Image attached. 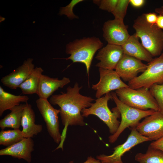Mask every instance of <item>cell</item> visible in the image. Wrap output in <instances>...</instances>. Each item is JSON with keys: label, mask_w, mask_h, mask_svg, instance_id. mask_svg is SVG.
Instances as JSON below:
<instances>
[{"label": "cell", "mask_w": 163, "mask_h": 163, "mask_svg": "<svg viewBox=\"0 0 163 163\" xmlns=\"http://www.w3.org/2000/svg\"><path fill=\"white\" fill-rule=\"evenodd\" d=\"M82 87L76 82L73 87H68L66 92H61L60 94L53 95L49 99L51 104L57 105L60 107L59 114L64 126L61 135L64 137H66L68 126H83L86 124L82 111L90 107L94 99L81 94L80 91Z\"/></svg>", "instance_id": "6da1fadb"}, {"label": "cell", "mask_w": 163, "mask_h": 163, "mask_svg": "<svg viewBox=\"0 0 163 163\" xmlns=\"http://www.w3.org/2000/svg\"><path fill=\"white\" fill-rule=\"evenodd\" d=\"M103 43L95 37H84L69 42L66 46V52L70 56L65 58L73 62H81L85 66L86 73L89 75L90 68L96 52L102 48Z\"/></svg>", "instance_id": "7a4b0ae2"}, {"label": "cell", "mask_w": 163, "mask_h": 163, "mask_svg": "<svg viewBox=\"0 0 163 163\" xmlns=\"http://www.w3.org/2000/svg\"><path fill=\"white\" fill-rule=\"evenodd\" d=\"M133 27L141 44L153 57L159 56L163 50V31L155 24L146 21L144 15L138 16L134 21Z\"/></svg>", "instance_id": "3957f363"}, {"label": "cell", "mask_w": 163, "mask_h": 163, "mask_svg": "<svg viewBox=\"0 0 163 163\" xmlns=\"http://www.w3.org/2000/svg\"><path fill=\"white\" fill-rule=\"evenodd\" d=\"M110 99H112L111 93L97 98L90 107L82 110V114L84 117H87L91 115L96 116L106 125L110 133L113 135L119 126L120 122L118 119L120 118L121 115L117 107L112 108V111L109 108L108 102Z\"/></svg>", "instance_id": "277c9868"}, {"label": "cell", "mask_w": 163, "mask_h": 163, "mask_svg": "<svg viewBox=\"0 0 163 163\" xmlns=\"http://www.w3.org/2000/svg\"><path fill=\"white\" fill-rule=\"evenodd\" d=\"M112 99L115 103L119 111L121 118L119 126L113 134L109 137V141L111 143H114L122 132L126 128L136 127L139 121L153 113L156 111L150 109L142 110L130 107L122 102L118 98L115 92L111 93Z\"/></svg>", "instance_id": "5b68a950"}, {"label": "cell", "mask_w": 163, "mask_h": 163, "mask_svg": "<svg viewBox=\"0 0 163 163\" xmlns=\"http://www.w3.org/2000/svg\"><path fill=\"white\" fill-rule=\"evenodd\" d=\"M115 92L122 102L130 107L142 110H159L157 102L149 89L141 88L135 89L129 87L120 88Z\"/></svg>", "instance_id": "8992f818"}, {"label": "cell", "mask_w": 163, "mask_h": 163, "mask_svg": "<svg viewBox=\"0 0 163 163\" xmlns=\"http://www.w3.org/2000/svg\"><path fill=\"white\" fill-rule=\"evenodd\" d=\"M147 65V67L143 72L128 82L130 88L149 89L154 84H163V53L154 58Z\"/></svg>", "instance_id": "52a82bcc"}, {"label": "cell", "mask_w": 163, "mask_h": 163, "mask_svg": "<svg viewBox=\"0 0 163 163\" xmlns=\"http://www.w3.org/2000/svg\"><path fill=\"white\" fill-rule=\"evenodd\" d=\"M37 107L42 117L49 135L57 144L60 143L61 134L60 132L58 114L60 109L54 108L47 99L39 98L36 101Z\"/></svg>", "instance_id": "ba28073f"}, {"label": "cell", "mask_w": 163, "mask_h": 163, "mask_svg": "<svg viewBox=\"0 0 163 163\" xmlns=\"http://www.w3.org/2000/svg\"><path fill=\"white\" fill-rule=\"evenodd\" d=\"M131 128V133L126 141L123 144L114 147L112 154L108 155L100 154L97 156L96 158L102 163H123L121 157L125 153L139 144L151 141L148 138L139 133L136 127Z\"/></svg>", "instance_id": "9c48e42d"}, {"label": "cell", "mask_w": 163, "mask_h": 163, "mask_svg": "<svg viewBox=\"0 0 163 163\" xmlns=\"http://www.w3.org/2000/svg\"><path fill=\"white\" fill-rule=\"evenodd\" d=\"M100 76L99 82L92 84V88L96 91L95 96L99 98L103 95L113 90L121 88L129 87L121 79L115 71L113 69H105L99 68Z\"/></svg>", "instance_id": "30bf717a"}, {"label": "cell", "mask_w": 163, "mask_h": 163, "mask_svg": "<svg viewBox=\"0 0 163 163\" xmlns=\"http://www.w3.org/2000/svg\"><path fill=\"white\" fill-rule=\"evenodd\" d=\"M127 29L123 21L115 19L108 20L103 24V36L108 43L122 46L130 36Z\"/></svg>", "instance_id": "8fae6325"}, {"label": "cell", "mask_w": 163, "mask_h": 163, "mask_svg": "<svg viewBox=\"0 0 163 163\" xmlns=\"http://www.w3.org/2000/svg\"><path fill=\"white\" fill-rule=\"evenodd\" d=\"M137 131L151 140L163 137V114L158 111L146 117L136 125Z\"/></svg>", "instance_id": "7c38bea8"}, {"label": "cell", "mask_w": 163, "mask_h": 163, "mask_svg": "<svg viewBox=\"0 0 163 163\" xmlns=\"http://www.w3.org/2000/svg\"><path fill=\"white\" fill-rule=\"evenodd\" d=\"M147 66L141 60L123 53L115 71L120 78L129 82L137 77L139 73L143 72Z\"/></svg>", "instance_id": "4fadbf2b"}, {"label": "cell", "mask_w": 163, "mask_h": 163, "mask_svg": "<svg viewBox=\"0 0 163 163\" xmlns=\"http://www.w3.org/2000/svg\"><path fill=\"white\" fill-rule=\"evenodd\" d=\"M123 53L121 46L108 43L98 50L95 58L99 62L95 66L105 69H115Z\"/></svg>", "instance_id": "5bb4252c"}, {"label": "cell", "mask_w": 163, "mask_h": 163, "mask_svg": "<svg viewBox=\"0 0 163 163\" xmlns=\"http://www.w3.org/2000/svg\"><path fill=\"white\" fill-rule=\"evenodd\" d=\"M33 59L28 58L23 64L9 74L2 77L1 82L4 86L16 89L26 79L34 69Z\"/></svg>", "instance_id": "9a60e30c"}, {"label": "cell", "mask_w": 163, "mask_h": 163, "mask_svg": "<svg viewBox=\"0 0 163 163\" xmlns=\"http://www.w3.org/2000/svg\"><path fill=\"white\" fill-rule=\"evenodd\" d=\"M34 142L31 138H24L20 142L0 150V155H9L28 163L32 160L31 153L34 150Z\"/></svg>", "instance_id": "2e32d148"}, {"label": "cell", "mask_w": 163, "mask_h": 163, "mask_svg": "<svg viewBox=\"0 0 163 163\" xmlns=\"http://www.w3.org/2000/svg\"><path fill=\"white\" fill-rule=\"evenodd\" d=\"M70 82L69 78L64 77L61 79L51 78L42 74L40 78L36 94L39 98L47 99L59 88H62Z\"/></svg>", "instance_id": "e0dca14e"}, {"label": "cell", "mask_w": 163, "mask_h": 163, "mask_svg": "<svg viewBox=\"0 0 163 163\" xmlns=\"http://www.w3.org/2000/svg\"><path fill=\"white\" fill-rule=\"evenodd\" d=\"M139 39L135 33L130 35L126 42L121 46L123 53L149 63L153 59V56L139 42Z\"/></svg>", "instance_id": "ac0fdd59"}, {"label": "cell", "mask_w": 163, "mask_h": 163, "mask_svg": "<svg viewBox=\"0 0 163 163\" xmlns=\"http://www.w3.org/2000/svg\"><path fill=\"white\" fill-rule=\"evenodd\" d=\"M21 130L24 138H32L42 130L41 124L35 123V115L30 104L26 103L23 110L21 122Z\"/></svg>", "instance_id": "d6986e66"}, {"label": "cell", "mask_w": 163, "mask_h": 163, "mask_svg": "<svg viewBox=\"0 0 163 163\" xmlns=\"http://www.w3.org/2000/svg\"><path fill=\"white\" fill-rule=\"evenodd\" d=\"M29 97L25 95H15L6 91L0 86V116L6 110H10L21 102L28 103Z\"/></svg>", "instance_id": "ffe728a7"}, {"label": "cell", "mask_w": 163, "mask_h": 163, "mask_svg": "<svg viewBox=\"0 0 163 163\" xmlns=\"http://www.w3.org/2000/svg\"><path fill=\"white\" fill-rule=\"evenodd\" d=\"M26 103L20 104L12 108L10 113L0 120V127L2 129L6 128L19 129L22 113Z\"/></svg>", "instance_id": "44dd1931"}, {"label": "cell", "mask_w": 163, "mask_h": 163, "mask_svg": "<svg viewBox=\"0 0 163 163\" xmlns=\"http://www.w3.org/2000/svg\"><path fill=\"white\" fill-rule=\"evenodd\" d=\"M44 71L41 67H36L19 88L24 94H36L40 78Z\"/></svg>", "instance_id": "7402d4cb"}, {"label": "cell", "mask_w": 163, "mask_h": 163, "mask_svg": "<svg viewBox=\"0 0 163 163\" xmlns=\"http://www.w3.org/2000/svg\"><path fill=\"white\" fill-rule=\"evenodd\" d=\"M135 158L139 163H163V152L149 145L145 153H137Z\"/></svg>", "instance_id": "603a6c76"}, {"label": "cell", "mask_w": 163, "mask_h": 163, "mask_svg": "<svg viewBox=\"0 0 163 163\" xmlns=\"http://www.w3.org/2000/svg\"><path fill=\"white\" fill-rule=\"evenodd\" d=\"M24 138L19 129L4 130L0 132V145L7 147L16 143Z\"/></svg>", "instance_id": "cb8c5ba5"}, {"label": "cell", "mask_w": 163, "mask_h": 163, "mask_svg": "<svg viewBox=\"0 0 163 163\" xmlns=\"http://www.w3.org/2000/svg\"><path fill=\"white\" fill-rule=\"evenodd\" d=\"M149 90L157 102L159 108L158 111L163 114V84H154Z\"/></svg>", "instance_id": "d4e9b609"}, {"label": "cell", "mask_w": 163, "mask_h": 163, "mask_svg": "<svg viewBox=\"0 0 163 163\" xmlns=\"http://www.w3.org/2000/svg\"><path fill=\"white\" fill-rule=\"evenodd\" d=\"M129 3V0H118L115 9L111 12L115 19L123 21Z\"/></svg>", "instance_id": "484cf974"}, {"label": "cell", "mask_w": 163, "mask_h": 163, "mask_svg": "<svg viewBox=\"0 0 163 163\" xmlns=\"http://www.w3.org/2000/svg\"><path fill=\"white\" fill-rule=\"evenodd\" d=\"M83 0H72L66 6L60 8L58 14L60 15H65L70 19H78V17L73 12V8L78 3L83 1Z\"/></svg>", "instance_id": "4316f807"}, {"label": "cell", "mask_w": 163, "mask_h": 163, "mask_svg": "<svg viewBox=\"0 0 163 163\" xmlns=\"http://www.w3.org/2000/svg\"><path fill=\"white\" fill-rule=\"evenodd\" d=\"M118 0H94V3L97 5L102 10L112 12L115 9Z\"/></svg>", "instance_id": "83f0119b"}, {"label": "cell", "mask_w": 163, "mask_h": 163, "mask_svg": "<svg viewBox=\"0 0 163 163\" xmlns=\"http://www.w3.org/2000/svg\"><path fill=\"white\" fill-rule=\"evenodd\" d=\"M143 15L148 23L151 24H155L158 17L156 14L154 12H149L143 14Z\"/></svg>", "instance_id": "f1b7e54d"}, {"label": "cell", "mask_w": 163, "mask_h": 163, "mask_svg": "<svg viewBox=\"0 0 163 163\" xmlns=\"http://www.w3.org/2000/svg\"><path fill=\"white\" fill-rule=\"evenodd\" d=\"M149 145L153 148L160 150L163 152V137L152 142Z\"/></svg>", "instance_id": "f546056e"}, {"label": "cell", "mask_w": 163, "mask_h": 163, "mask_svg": "<svg viewBox=\"0 0 163 163\" xmlns=\"http://www.w3.org/2000/svg\"><path fill=\"white\" fill-rule=\"evenodd\" d=\"M145 2L144 0H129V3L133 7L136 8L143 6Z\"/></svg>", "instance_id": "4dcf8cb0"}, {"label": "cell", "mask_w": 163, "mask_h": 163, "mask_svg": "<svg viewBox=\"0 0 163 163\" xmlns=\"http://www.w3.org/2000/svg\"><path fill=\"white\" fill-rule=\"evenodd\" d=\"M68 163H74L73 161H71ZM82 163H102L99 160L95 159L91 156L88 157L87 160Z\"/></svg>", "instance_id": "1f68e13d"}, {"label": "cell", "mask_w": 163, "mask_h": 163, "mask_svg": "<svg viewBox=\"0 0 163 163\" xmlns=\"http://www.w3.org/2000/svg\"><path fill=\"white\" fill-rule=\"evenodd\" d=\"M155 24L160 29L163 30V15L159 14L158 15Z\"/></svg>", "instance_id": "d6a6232c"}, {"label": "cell", "mask_w": 163, "mask_h": 163, "mask_svg": "<svg viewBox=\"0 0 163 163\" xmlns=\"http://www.w3.org/2000/svg\"><path fill=\"white\" fill-rule=\"evenodd\" d=\"M155 12L159 14H161L163 15V6H161L160 8H157L155 9Z\"/></svg>", "instance_id": "836d02e7"}, {"label": "cell", "mask_w": 163, "mask_h": 163, "mask_svg": "<svg viewBox=\"0 0 163 163\" xmlns=\"http://www.w3.org/2000/svg\"></svg>", "instance_id": "e575fe53"}]
</instances>
